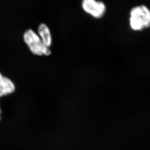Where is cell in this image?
<instances>
[{
    "label": "cell",
    "mask_w": 150,
    "mask_h": 150,
    "mask_svg": "<svg viewBox=\"0 0 150 150\" xmlns=\"http://www.w3.org/2000/svg\"><path fill=\"white\" fill-rule=\"evenodd\" d=\"M15 90L14 84L0 73V97L11 94Z\"/></svg>",
    "instance_id": "4"
},
{
    "label": "cell",
    "mask_w": 150,
    "mask_h": 150,
    "mask_svg": "<svg viewBox=\"0 0 150 150\" xmlns=\"http://www.w3.org/2000/svg\"><path fill=\"white\" fill-rule=\"evenodd\" d=\"M129 25L132 30L140 31L150 27V9L145 5L133 7L129 17Z\"/></svg>",
    "instance_id": "1"
},
{
    "label": "cell",
    "mask_w": 150,
    "mask_h": 150,
    "mask_svg": "<svg viewBox=\"0 0 150 150\" xmlns=\"http://www.w3.org/2000/svg\"><path fill=\"white\" fill-rule=\"evenodd\" d=\"M38 35L46 46L50 48L52 44V37L51 31L45 23H41L38 28Z\"/></svg>",
    "instance_id": "5"
},
{
    "label": "cell",
    "mask_w": 150,
    "mask_h": 150,
    "mask_svg": "<svg viewBox=\"0 0 150 150\" xmlns=\"http://www.w3.org/2000/svg\"><path fill=\"white\" fill-rule=\"evenodd\" d=\"M24 40L31 52L35 55L49 56L51 54L49 48L44 45L38 34L32 29H29L24 32Z\"/></svg>",
    "instance_id": "2"
},
{
    "label": "cell",
    "mask_w": 150,
    "mask_h": 150,
    "mask_svg": "<svg viewBox=\"0 0 150 150\" xmlns=\"http://www.w3.org/2000/svg\"><path fill=\"white\" fill-rule=\"evenodd\" d=\"M1 108H0V122H1Z\"/></svg>",
    "instance_id": "6"
},
{
    "label": "cell",
    "mask_w": 150,
    "mask_h": 150,
    "mask_svg": "<svg viewBox=\"0 0 150 150\" xmlns=\"http://www.w3.org/2000/svg\"><path fill=\"white\" fill-rule=\"evenodd\" d=\"M81 7L85 13L97 19L101 18L106 13V5L101 1L84 0L81 3Z\"/></svg>",
    "instance_id": "3"
}]
</instances>
